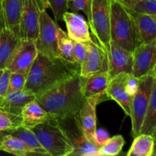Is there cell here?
<instances>
[{
  "label": "cell",
  "mask_w": 156,
  "mask_h": 156,
  "mask_svg": "<svg viewBox=\"0 0 156 156\" xmlns=\"http://www.w3.org/2000/svg\"><path fill=\"white\" fill-rule=\"evenodd\" d=\"M21 111L0 107V132H5L21 126Z\"/></svg>",
  "instance_id": "cell-26"
},
{
  "label": "cell",
  "mask_w": 156,
  "mask_h": 156,
  "mask_svg": "<svg viewBox=\"0 0 156 156\" xmlns=\"http://www.w3.org/2000/svg\"><path fill=\"white\" fill-rule=\"evenodd\" d=\"M58 24L48 15L47 10L41 12L38 37L35 41L38 53L50 59L59 57L57 50Z\"/></svg>",
  "instance_id": "cell-9"
},
{
  "label": "cell",
  "mask_w": 156,
  "mask_h": 156,
  "mask_svg": "<svg viewBox=\"0 0 156 156\" xmlns=\"http://www.w3.org/2000/svg\"><path fill=\"white\" fill-rule=\"evenodd\" d=\"M88 54L85 61L80 66V75L82 77H89L98 73L108 72V58L105 50L101 48L94 37L88 42Z\"/></svg>",
  "instance_id": "cell-14"
},
{
  "label": "cell",
  "mask_w": 156,
  "mask_h": 156,
  "mask_svg": "<svg viewBox=\"0 0 156 156\" xmlns=\"http://www.w3.org/2000/svg\"><path fill=\"white\" fill-rule=\"evenodd\" d=\"M108 58V72L111 78L122 73L132 74L133 55V52L111 40L105 50Z\"/></svg>",
  "instance_id": "cell-12"
},
{
  "label": "cell",
  "mask_w": 156,
  "mask_h": 156,
  "mask_svg": "<svg viewBox=\"0 0 156 156\" xmlns=\"http://www.w3.org/2000/svg\"><path fill=\"white\" fill-rule=\"evenodd\" d=\"M91 0H71L69 5V9L72 12L78 13L79 12H83L86 15L87 18H89L91 13Z\"/></svg>",
  "instance_id": "cell-32"
},
{
  "label": "cell",
  "mask_w": 156,
  "mask_h": 156,
  "mask_svg": "<svg viewBox=\"0 0 156 156\" xmlns=\"http://www.w3.org/2000/svg\"><path fill=\"white\" fill-rule=\"evenodd\" d=\"M156 129V87L154 85L140 133L151 134Z\"/></svg>",
  "instance_id": "cell-27"
},
{
  "label": "cell",
  "mask_w": 156,
  "mask_h": 156,
  "mask_svg": "<svg viewBox=\"0 0 156 156\" xmlns=\"http://www.w3.org/2000/svg\"><path fill=\"white\" fill-rule=\"evenodd\" d=\"M132 10L146 14H156V0H140Z\"/></svg>",
  "instance_id": "cell-34"
},
{
  "label": "cell",
  "mask_w": 156,
  "mask_h": 156,
  "mask_svg": "<svg viewBox=\"0 0 156 156\" xmlns=\"http://www.w3.org/2000/svg\"><path fill=\"white\" fill-rule=\"evenodd\" d=\"M153 72L139 78V85L133 97L131 105V122L133 137L140 133L142 124L146 115V110L150 100L151 94L155 85Z\"/></svg>",
  "instance_id": "cell-6"
},
{
  "label": "cell",
  "mask_w": 156,
  "mask_h": 156,
  "mask_svg": "<svg viewBox=\"0 0 156 156\" xmlns=\"http://www.w3.org/2000/svg\"><path fill=\"white\" fill-rule=\"evenodd\" d=\"M27 74L22 73H11L9 77V91L21 90L25 88Z\"/></svg>",
  "instance_id": "cell-31"
},
{
  "label": "cell",
  "mask_w": 156,
  "mask_h": 156,
  "mask_svg": "<svg viewBox=\"0 0 156 156\" xmlns=\"http://www.w3.org/2000/svg\"><path fill=\"white\" fill-rule=\"evenodd\" d=\"M138 85L139 78L129 73H120L111 78L105 95L117 102L125 114L130 117L133 97L136 91Z\"/></svg>",
  "instance_id": "cell-5"
},
{
  "label": "cell",
  "mask_w": 156,
  "mask_h": 156,
  "mask_svg": "<svg viewBox=\"0 0 156 156\" xmlns=\"http://www.w3.org/2000/svg\"><path fill=\"white\" fill-rule=\"evenodd\" d=\"M1 133L2 134H10L21 140L33 151L35 155H48L32 129H27L23 126H20L15 129Z\"/></svg>",
  "instance_id": "cell-22"
},
{
  "label": "cell",
  "mask_w": 156,
  "mask_h": 156,
  "mask_svg": "<svg viewBox=\"0 0 156 156\" xmlns=\"http://www.w3.org/2000/svg\"><path fill=\"white\" fill-rule=\"evenodd\" d=\"M105 94H97L85 98L83 105L76 117L77 125L84 136L96 144L95 135L97 131L96 107Z\"/></svg>",
  "instance_id": "cell-11"
},
{
  "label": "cell",
  "mask_w": 156,
  "mask_h": 156,
  "mask_svg": "<svg viewBox=\"0 0 156 156\" xmlns=\"http://www.w3.org/2000/svg\"><path fill=\"white\" fill-rule=\"evenodd\" d=\"M118 1H120L128 9H133L136 3L140 0H118Z\"/></svg>",
  "instance_id": "cell-37"
},
{
  "label": "cell",
  "mask_w": 156,
  "mask_h": 156,
  "mask_svg": "<svg viewBox=\"0 0 156 156\" xmlns=\"http://www.w3.org/2000/svg\"><path fill=\"white\" fill-rule=\"evenodd\" d=\"M38 54L34 40L20 39L6 69L11 73L28 74Z\"/></svg>",
  "instance_id": "cell-10"
},
{
  "label": "cell",
  "mask_w": 156,
  "mask_h": 156,
  "mask_svg": "<svg viewBox=\"0 0 156 156\" xmlns=\"http://www.w3.org/2000/svg\"><path fill=\"white\" fill-rule=\"evenodd\" d=\"M74 145V152L72 155L98 156L99 146L88 140L82 133L76 138L71 137Z\"/></svg>",
  "instance_id": "cell-28"
},
{
  "label": "cell",
  "mask_w": 156,
  "mask_h": 156,
  "mask_svg": "<svg viewBox=\"0 0 156 156\" xmlns=\"http://www.w3.org/2000/svg\"><path fill=\"white\" fill-rule=\"evenodd\" d=\"M110 21L109 0H91L88 25L93 37L105 51L111 40Z\"/></svg>",
  "instance_id": "cell-7"
},
{
  "label": "cell",
  "mask_w": 156,
  "mask_h": 156,
  "mask_svg": "<svg viewBox=\"0 0 156 156\" xmlns=\"http://www.w3.org/2000/svg\"><path fill=\"white\" fill-rule=\"evenodd\" d=\"M75 41L59 25L57 27V50L59 57L66 62L76 63L74 60Z\"/></svg>",
  "instance_id": "cell-25"
},
{
  "label": "cell",
  "mask_w": 156,
  "mask_h": 156,
  "mask_svg": "<svg viewBox=\"0 0 156 156\" xmlns=\"http://www.w3.org/2000/svg\"><path fill=\"white\" fill-rule=\"evenodd\" d=\"M154 142H155V144H154V150L153 153H152V156H156V138H154Z\"/></svg>",
  "instance_id": "cell-39"
},
{
  "label": "cell",
  "mask_w": 156,
  "mask_h": 156,
  "mask_svg": "<svg viewBox=\"0 0 156 156\" xmlns=\"http://www.w3.org/2000/svg\"><path fill=\"white\" fill-rule=\"evenodd\" d=\"M111 40L129 51L138 44L135 25L129 11L118 0H109Z\"/></svg>",
  "instance_id": "cell-4"
},
{
  "label": "cell",
  "mask_w": 156,
  "mask_h": 156,
  "mask_svg": "<svg viewBox=\"0 0 156 156\" xmlns=\"http://www.w3.org/2000/svg\"><path fill=\"white\" fill-rule=\"evenodd\" d=\"M49 7L47 0H25L20 21L19 37L36 41L41 12Z\"/></svg>",
  "instance_id": "cell-8"
},
{
  "label": "cell",
  "mask_w": 156,
  "mask_h": 156,
  "mask_svg": "<svg viewBox=\"0 0 156 156\" xmlns=\"http://www.w3.org/2000/svg\"><path fill=\"white\" fill-rule=\"evenodd\" d=\"M47 2L53 14L55 21L56 22L62 21V15L69 9V0H47Z\"/></svg>",
  "instance_id": "cell-30"
},
{
  "label": "cell",
  "mask_w": 156,
  "mask_h": 156,
  "mask_svg": "<svg viewBox=\"0 0 156 156\" xmlns=\"http://www.w3.org/2000/svg\"><path fill=\"white\" fill-rule=\"evenodd\" d=\"M109 139V134L105 129H98L96 131L95 135V142L98 146L100 147L101 145H103L107 140Z\"/></svg>",
  "instance_id": "cell-36"
},
{
  "label": "cell",
  "mask_w": 156,
  "mask_h": 156,
  "mask_svg": "<svg viewBox=\"0 0 156 156\" xmlns=\"http://www.w3.org/2000/svg\"><path fill=\"white\" fill-rule=\"evenodd\" d=\"M82 89L85 98L105 94V91L111 80L108 72L98 73L89 77H82Z\"/></svg>",
  "instance_id": "cell-19"
},
{
  "label": "cell",
  "mask_w": 156,
  "mask_h": 156,
  "mask_svg": "<svg viewBox=\"0 0 156 156\" xmlns=\"http://www.w3.org/2000/svg\"><path fill=\"white\" fill-rule=\"evenodd\" d=\"M21 38L4 27L0 32V69H5Z\"/></svg>",
  "instance_id": "cell-20"
},
{
  "label": "cell",
  "mask_w": 156,
  "mask_h": 156,
  "mask_svg": "<svg viewBox=\"0 0 156 156\" xmlns=\"http://www.w3.org/2000/svg\"><path fill=\"white\" fill-rule=\"evenodd\" d=\"M25 0H2L5 27L19 37L20 21Z\"/></svg>",
  "instance_id": "cell-18"
},
{
  "label": "cell",
  "mask_w": 156,
  "mask_h": 156,
  "mask_svg": "<svg viewBox=\"0 0 156 156\" xmlns=\"http://www.w3.org/2000/svg\"><path fill=\"white\" fill-rule=\"evenodd\" d=\"M0 151L17 156L35 155L33 151L21 140L10 134H2Z\"/></svg>",
  "instance_id": "cell-23"
},
{
  "label": "cell",
  "mask_w": 156,
  "mask_h": 156,
  "mask_svg": "<svg viewBox=\"0 0 156 156\" xmlns=\"http://www.w3.org/2000/svg\"><path fill=\"white\" fill-rule=\"evenodd\" d=\"M133 55V76L140 78L153 71L156 66V37L147 43L138 44Z\"/></svg>",
  "instance_id": "cell-13"
},
{
  "label": "cell",
  "mask_w": 156,
  "mask_h": 156,
  "mask_svg": "<svg viewBox=\"0 0 156 156\" xmlns=\"http://www.w3.org/2000/svg\"><path fill=\"white\" fill-rule=\"evenodd\" d=\"M0 32H1V30H0Z\"/></svg>",
  "instance_id": "cell-45"
},
{
  "label": "cell",
  "mask_w": 156,
  "mask_h": 156,
  "mask_svg": "<svg viewBox=\"0 0 156 156\" xmlns=\"http://www.w3.org/2000/svg\"><path fill=\"white\" fill-rule=\"evenodd\" d=\"M36 99V95L31 90L24 88L21 90L9 91L3 97H0V107L21 111L23 107Z\"/></svg>",
  "instance_id": "cell-21"
},
{
  "label": "cell",
  "mask_w": 156,
  "mask_h": 156,
  "mask_svg": "<svg viewBox=\"0 0 156 156\" xmlns=\"http://www.w3.org/2000/svg\"><path fill=\"white\" fill-rule=\"evenodd\" d=\"M69 37L75 42L88 43L91 40L88 23L81 15L74 12H66L62 15Z\"/></svg>",
  "instance_id": "cell-16"
},
{
  "label": "cell",
  "mask_w": 156,
  "mask_h": 156,
  "mask_svg": "<svg viewBox=\"0 0 156 156\" xmlns=\"http://www.w3.org/2000/svg\"><path fill=\"white\" fill-rule=\"evenodd\" d=\"M79 73L62 83L36 95L40 105L59 120L76 117L85 101Z\"/></svg>",
  "instance_id": "cell-1"
},
{
  "label": "cell",
  "mask_w": 156,
  "mask_h": 156,
  "mask_svg": "<svg viewBox=\"0 0 156 156\" xmlns=\"http://www.w3.org/2000/svg\"><path fill=\"white\" fill-rule=\"evenodd\" d=\"M152 136L154 137V138H156V129L155 131H154V133L152 134Z\"/></svg>",
  "instance_id": "cell-41"
},
{
  "label": "cell",
  "mask_w": 156,
  "mask_h": 156,
  "mask_svg": "<svg viewBox=\"0 0 156 156\" xmlns=\"http://www.w3.org/2000/svg\"><path fill=\"white\" fill-rule=\"evenodd\" d=\"M2 72H3V69H0V77H1L2 74Z\"/></svg>",
  "instance_id": "cell-43"
},
{
  "label": "cell",
  "mask_w": 156,
  "mask_h": 156,
  "mask_svg": "<svg viewBox=\"0 0 156 156\" xmlns=\"http://www.w3.org/2000/svg\"><path fill=\"white\" fill-rule=\"evenodd\" d=\"M21 116V126L30 129L47 121L51 117H54L45 111L36 100L29 102L23 107Z\"/></svg>",
  "instance_id": "cell-17"
},
{
  "label": "cell",
  "mask_w": 156,
  "mask_h": 156,
  "mask_svg": "<svg viewBox=\"0 0 156 156\" xmlns=\"http://www.w3.org/2000/svg\"><path fill=\"white\" fill-rule=\"evenodd\" d=\"M154 137L151 134L140 133L134 137L128 156H152L154 150Z\"/></svg>",
  "instance_id": "cell-24"
},
{
  "label": "cell",
  "mask_w": 156,
  "mask_h": 156,
  "mask_svg": "<svg viewBox=\"0 0 156 156\" xmlns=\"http://www.w3.org/2000/svg\"><path fill=\"white\" fill-rule=\"evenodd\" d=\"M70 1H71V0H69V2H70Z\"/></svg>",
  "instance_id": "cell-44"
},
{
  "label": "cell",
  "mask_w": 156,
  "mask_h": 156,
  "mask_svg": "<svg viewBox=\"0 0 156 156\" xmlns=\"http://www.w3.org/2000/svg\"><path fill=\"white\" fill-rule=\"evenodd\" d=\"M5 27L4 16H3L2 10V0H0V30H2Z\"/></svg>",
  "instance_id": "cell-38"
},
{
  "label": "cell",
  "mask_w": 156,
  "mask_h": 156,
  "mask_svg": "<svg viewBox=\"0 0 156 156\" xmlns=\"http://www.w3.org/2000/svg\"><path fill=\"white\" fill-rule=\"evenodd\" d=\"M10 73L11 72L8 69H3L2 74L0 77V97H3L9 92Z\"/></svg>",
  "instance_id": "cell-35"
},
{
  "label": "cell",
  "mask_w": 156,
  "mask_h": 156,
  "mask_svg": "<svg viewBox=\"0 0 156 156\" xmlns=\"http://www.w3.org/2000/svg\"><path fill=\"white\" fill-rule=\"evenodd\" d=\"M2 133L1 132H0V145H1V140H2Z\"/></svg>",
  "instance_id": "cell-42"
},
{
  "label": "cell",
  "mask_w": 156,
  "mask_h": 156,
  "mask_svg": "<svg viewBox=\"0 0 156 156\" xmlns=\"http://www.w3.org/2000/svg\"><path fill=\"white\" fill-rule=\"evenodd\" d=\"M32 131L49 156L72 155L74 152V145L69 134L56 117H51L37 125Z\"/></svg>",
  "instance_id": "cell-3"
},
{
  "label": "cell",
  "mask_w": 156,
  "mask_h": 156,
  "mask_svg": "<svg viewBox=\"0 0 156 156\" xmlns=\"http://www.w3.org/2000/svg\"><path fill=\"white\" fill-rule=\"evenodd\" d=\"M153 77H154V82H155V86L156 87V66H155V68L154 69Z\"/></svg>",
  "instance_id": "cell-40"
},
{
  "label": "cell",
  "mask_w": 156,
  "mask_h": 156,
  "mask_svg": "<svg viewBox=\"0 0 156 156\" xmlns=\"http://www.w3.org/2000/svg\"><path fill=\"white\" fill-rule=\"evenodd\" d=\"M79 73V64L66 62L60 57L50 59L38 53L27 74L25 88L37 95Z\"/></svg>",
  "instance_id": "cell-2"
},
{
  "label": "cell",
  "mask_w": 156,
  "mask_h": 156,
  "mask_svg": "<svg viewBox=\"0 0 156 156\" xmlns=\"http://www.w3.org/2000/svg\"><path fill=\"white\" fill-rule=\"evenodd\" d=\"M88 43L75 42L74 44V60L76 63L82 65L88 54Z\"/></svg>",
  "instance_id": "cell-33"
},
{
  "label": "cell",
  "mask_w": 156,
  "mask_h": 156,
  "mask_svg": "<svg viewBox=\"0 0 156 156\" xmlns=\"http://www.w3.org/2000/svg\"><path fill=\"white\" fill-rule=\"evenodd\" d=\"M125 144V140L121 135L109 138L99 147L98 156H114L120 154Z\"/></svg>",
  "instance_id": "cell-29"
},
{
  "label": "cell",
  "mask_w": 156,
  "mask_h": 156,
  "mask_svg": "<svg viewBox=\"0 0 156 156\" xmlns=\"http://www.w3.org/2000/svg\"><path fill=\"white\" fill-rule=\"evenodd\" d=\"M129 11L135 25L138 44L147 43L155 38L156 14L143 13L132 9Z\"/></svg>",
  "instance_id": "cell-15"
}]
</instances>
